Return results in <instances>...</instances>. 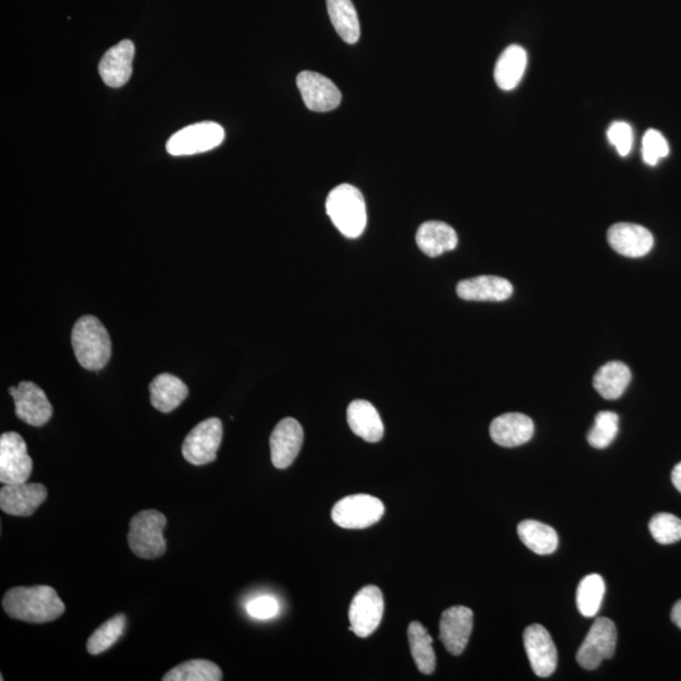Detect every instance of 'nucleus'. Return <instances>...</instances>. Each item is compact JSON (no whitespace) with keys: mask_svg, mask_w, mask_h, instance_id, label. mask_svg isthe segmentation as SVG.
<instances>
[{"mask_svg":"<svg viewBox=\"0 0 681 681\" xmlns=\"http://www.w3.org/2000/svg\"><path fill=\"white\" fill-rule=\"evenodd\" d=\"M2 605L9 617L30 623L55 621L66 610L65 603L50 586L9 589Z\"/></svg>","mask_w":681,"mask_h":681,"instance_id":"nucleus-1","label":"nucleus"},{"mask_svg":"<svg viewBox=\"0 0 681 681\" xmlns=\"http://www.w3.org/2000/svg\"><path fill=\"white\" fill-rule=\"evenodd\" d=\"M71 342L76 359L84 369L99 371L108 365L111 340L108 331L98 318L84 316L76 321Z\"/></svg>","mask_w":681,"mask_h":681,"instance_id":"nucleus-2","label":"nucleus"},{"mask_svg":"<svg viewBox=\"0 0 681 681\" xmlns=\"http://www.w3.org/2000/svg\"><path fill=\"white\" fill-rule=\"evenodd\" d=\"M327 215L346 238L356 239L364 233L367 212L364 196L356 187L340 185L330 192L326 201Z\"/></svg>","mask_w":681,"mask_h":681,"instance_id":"nucleus-3","label":"nucleus"},{"mask_svg":"<svg viewBox=\"0 0 681 681\" xmlns=\"http://www.w3.org/2000/svg\"><path fill=\"white\" fill-rule=\"evenodd\" d=\"M167 518L156 510L140 511L129 525L128 543L132 552L142 559L162 557L167 550L163 531Z\"/></svg>","mask_w":681,"mask_h":681,"instance_id":"nucleus-4","label":"nucleus"},{"mask_svg":"<svg viewBox=\"0 0 681 681\" xmlns=\"http://www.w3.org/2000/svg\"><path fill=\"white\" fill-rule=\"evenodd\" d=\"M385 513L383 502L371 495H351L333 506L332 520L344 529H366L378 523Z\"/></svg>","mask_w":681,"mask_h":681,"instance_id":"nucleus-5","label":"nucleus"},{"mask_svg":"<svg viewBox=\"0 0 681 681\" xmlns=\"http://www.w3.org/2000/svg\"><path fill=\"white\" fill-rule=\"evenodd\" d=\"M224 139L225 130L219 124L212 122L192 124L169 138L167 151L175 157L193 156L219 147Z\"/></svg>","mask_w":681,"mask_h":681,"instance_id":"nucleus-6","label":"nucleus"},{"mask_svg":"<svg viewBox=\"0 0 681 681\" xmlns=\"http://www.w3.org/2000/svg\"><path fill=\"white\" fill-rule=\"evenodd\" d=\"M33 461L21 434L3 433L0 437V482L3 485L23 484L31 477Z\"/></svg>","mask_w":681,"mask_h":681,"instance_id":"nucleus-7","label":"nucleus"},{"mask_svg":"<svg viewBox=\"0 0 681 681\" xmlns=\"http://www.w3.org/2000/svg\"><path fill=\"white\" fill-rule=\"evenodd\" d=\"M222 423L220 419L210 418L197 424L183 442L182 454L193 466H205L217 458L222 441Z\"/></svg>","mask_w":681,"mask_h":681,"instance_id":"nucleus-8","label":"nucleus"},{"mask_svg":"<svg viewBox=\"0 0 681 681\" xmlns=\"http://www.w3.org/2000/svg\"><path fill=\"white\" fill-rule=\"evenodd\" d=\"M617 644V630L615 623L608 618L601 617L594 621L586 640L577 652L578 664L586 670L597 669L603 660L611 659L615 655Z\"/></svg>","mask_w":681,"mask_h":681,"instance_id":"nucleus-9","label":"nucleus"},{"mask_svg":"<svg viewBox=\"0 0 681 681\" xmlns=\"http://www.w3.org/2000/svg\"><path fill=\"white\" fill-rule=\"evenodd\" d=\"M384 615V596L380 588L366 586L357 592L349 611L350 630L359 637H369L380 626Z\"/></svg>","mask_w":681,"mask_h":681,"instance_id":"nucleus-10","label":"nucleus"},{"mask_svg":"<svg viewBox=\"0 0 681 681\" xmlns=\"http://www.w3.org/2000/svg\"><path fill=\"white\" fill-rule=\"evenodd\" d=\"M16 405V415L24 423L33 427H42L50 422L53 408L45 391L31 381H21L17 388H9Z\"/></svg>","mask_w":681,"mask_h":681,"instance_id":"nucleus-11","label":"nucleus"},{"mask_svg":"<svg viewBox=\"0 0 681 681\" xmlns=\"http://www.w3.org/2000/svg\"><path fill=\"white\" fill-rule=\"evenodd\" d=\"M297 85L309 110L327 113L341 104V91L332 80L317 72H301L297 76Z\"/></svg>","mask_w":681,"mask_h":681,"instance_id":"nucleus-12","label":"nucleus"},{"mask_svg":"<svg viewBox=\"0 0 681 681\" xmlns=\"http://www.w3.org/2000/svg\"><path fill=\"white\" fill-rule=\"evenodd\" d=\"M524 646L531 669L539 678H548L554 673L558 664L557 647L544 626H529L524 632Z\"/></svg>","mask_w":681,"mask_h":681,"instance_id":"nucleus-13","label":"nucleus"},{"mask_svg":"<svg viewBox=\"0 0 681 681\" xmlns=\"http://www.w3.org/2000/svg\"><path fill=\"white\" fill-rule=\"evenodd\" d=\"M473 629V612L465 606H453L443 612L439 623V637L449 654L465 651Z\"/></svg>","mask_w":681,"mask_h":681,"instance_id":"nucleus-14","label":"nucleus"},{"mask_svg":"<svg viewBox=\"0 0 681 681\" xmlns=\"http://www.w3.org/2000/svg\"><path fill=\"white\" fill-rule=\"evenodd\" d=\"M303 439V428L298 420L293 418L280 420L270 437L274 467L284 470L291 466L301 452Z\"/></svg>","mask_w":681,"mask_h":681,"instance_id":"nucleus-15","label":"nucleus"},{"mask_svg":"<svg viewBox=\"0 0 681 681\" xmlns=\"http://www.w3.org/2000/svg\"><path fill=\"white\" fill-rule=\"evenodd\" d=\"M47 500V489L42 484L4 485L0 490V509L12 516L27 518L36 513Z\"/></svg>","mask_w":681,"mask_h":681,"instance_id":"nucleus-16","label":"nucleus"},{"mask_svg":"<svg viewBox=\"0 0 681 681\" xmlns=\"http://www.w3.org/2000/svg\"><path fill=\"white\" fill-rule=\"evenodd\" d=\"M608 243L616 253L627 258H642L654 246V236L644 226L636 224H616L607 234Z\"/></svg>","mask_w":681,"mask_h":681,"instance_id":"nucleus-17","label":"nucleus"},{"mask_svg":"<svg viewBox=\"0 0 681 681\" xmlns=\"http://www.w3.org/2000/svg\"><path fill=\"white\" fill-rule=\"evenodd\" d=\"M134 55V43L129 40L119 42L105 53L100 61L99 72L106 85L115 89L127 84L133 72Z\"/></svg>","mask_w":681,"mask_h":681,"instance_id":"nucleus-18","label":"nucleus"},{"mask_svg":"<svg viewBox=\"0 0 681 681\" xmlns=\"http://www.w3.org/2000/svg\"><path fill=\"white\" fill-rule=\"evenodd\" d=\"M513 284L495 275L462 280L457 284L458 297L463 301L502 302L513 296Z\"/></svg>","mask_w":681,"mask_h":681,"instance_id":"nucleus-19","label":"nucleus"},{"mask_svg":"<svg viewBox=\"0 0 681 681\" xmlns=\"http://www.w3.org/2000/svg\"><path fill=\"white\" fill-rule=\"evenodd\" d=\"M534 422L528 415L506 413L492 420L490 436L501 447L514 448L528 443L534 436Z\"/></svg>","mask_w":681,"mask_h":681,"instance_id":"nucleus-20","label":"nucleus"},{"mask_svg":"<svg viewBox=\"0 0 681 681\" xmlns=\"http://www.w3.org/2000/svg\"><path fill=\"white\" fill-rule=\"evenodd\" d=\"M347 423L351 431L366 442H380L384 437L383 420L374 405L366 400H355L349 405Z\"/></svg>","mask_w":681,"mask_h":681,"instance_id":"nucleus-21","label":"nucleus"},{"mask_svg":"<svg viewBox=\"0 0 681 681\" xmlns=\"http://www.w3.org/2000/svg\"><path fill=\"white\" fill-rule=\"evenodd\" d=\"M417 245L425 255L437 258L439 255L456 249L458 236L452 226L442 221L424 222L417 233Z\"/></svg>","mask_w":681,"mask_h":681,"instance_id":"nucleus-22","label":"nucleus"},{"mask_svg":"<svg viewBox=\"0 0 681 681\" xmlns=\"http://www.w3.org/2000/svg\"><path fill=\"white\" fill-rule=\"evenodd\" d=\"M151 403L162 413H171L185 402L188 388L180 378L172 374L158 375L149 385Z\"/></svg>","mask_w":681,"mask_h":681,"instance_id":"nucleus-23","label":"nucleus"},{"mask_svg":"<svg viewBox=\"0 0 681 681\" xmlns=\"http://www.w3.org/2000/svg\"><path fill=\"white\" fill-rule=\"evenodd\" d=\"M528 65V55L523 47L511 45L501 53L495 67V81L500 89L514 90L520 84Z\"/></svg>","mask_w":681,"mask_h":681,"instance_id":"nucleus-24","label":"nucleus"},{"mask_svg":"<svg viewBox=\"0 0 681 681\" xmlns=\"http://www.w3.org/2000/svg\"><path fill=\"white\" fill-rule=\"evenodd\" d=\"M629 366L621 361H611L603 365L593 378L594 389L607 400L621 398L631 381Z\"/></svg>","mask_w":681,"mask_h":681,"instance_id":"nucleus-25","label":"nucleus"},{"mask_svg":"<svg viewBox=\"0 0 681 681\" xmlns=\"http://www.w3.org/2000/svg\"><path fill=\"white\" fill-rule=\"evenodd\" d=\"M327 11L338 36L355 45L360 40V21L351 0H327Z\"/></svg>","mask_w":681,"mask_h":681,"instance_id":"nucleus-26","label":"nucleus"},{"mask_svg":"<svg viewBox=\"0 0 681 681\" xmlns=\"http://www.w3.org/2000/svg\"><path fill=\"white\" fill-rule=\"evenodd\" d=\"M518 534L521 542L531 552L539 555L552 554L558 548V534L552 526L540 523L536 520H525L518 526Z\"/></svg>","mask_w":681,"mask_h":681,"instance_id":"nucleus-27","label":"nucleus"},{"mask_svg":"<svg viewBox=\"0 0 681 681\" xmlns=\"http://www.w3.org/2000/svg\"><path fill=\"white\" fill-rule=\"evenodd\" d=\"M410 651L420 673L431 675L436 670V652L433 639L420 622H412L408 627Z\"/></svg>","mask_w":681,"mask_h":681,"instance_id":"nucleus-28","label":"nucleus"},{"mask_svg":"<svg viewBox=\"0 0 681 681\" xmlns=\"http://www.w3.org/2000/svg\"><path fill=\"white\" fill-rule=\"evenodd\" d=\"M606 584L600 574H589L579 583L577 607L584 617H594L600 611Z\"/></svg>","mask_w":681,"mask_h":681,"instance_id":"nucleus-29","label":"nucleus"},{"mask_svg":"<svg viewBox=\"0 0 681 681\" xmlns=\"http://www.w3.org/2000/svg\"><path fill=\"white\" fill-rule=\"evenodd\" d=\"M222 671L209 660H190L163 676V681H220Z\"/></svg>","mask_w":681,"mask_h":681,"instance_id":"nucleus-30","label":"nucleus"},{"mask_svg":"<svg viewBox=\"0 0 681 681\" xmlns=\"http://www.w3.org/2000/svg\"><path fill=\"white\" fill-rule=\"evenodd\" d=\"M125 627H127V617L120 613V615L110 618L99 627L98 630L90 636L88 641V651L91 655L103 654L114 646L119 641L120 637L124 635Z\"/></svg>","mask_w":681,"mask_h":681,"instance_id":"nucleus-31","label":"nucleus"},{"mask_svg":"<svg viewBox=\"0 0 681 681\" xmlns=\"http://www.w3.org/2000/svg\"><path fill=\"white\" fill-rule=\"evenodd\" d=\"M620 418L613 412H600L594 419L591 431L588 432L587 441L592 447L603 449L615 441L618 433Z\"/></svg>","mask_w":681,"mask_h":681,"instance_id":"nucleus-32","label":"nucleus"},{"mask_svg":"<svg viewBox=\"0 0 681 681\" xmlns=\"http://www.w3.org/2000/svg\"><path fill=\"white\" fill-rule=\"evenodd\" d=\"M649 529L652 538L659 544L669 545L681 540V520L675 515H655L650 521Z\"/></svg>","mask_w":681,"mask_h":681,"instance_id":"nucleus-33","label":"nucleus"},{"mask_svg":"<svg viewBox=\"0 0 681 681\" xmlns=\"http://www.w3.org/2000/svg\"><path fill=\"white\" fill-rule=\"evenodd\" d=\"M669 144L664 135L655 129H649L642 139V158L649 166H656L660 159L668 157Z\"/></svg>","mask_w":681,"mask_h":681,"instance_id":"nucleus-34","label":"nucleus"},{"mask_svg":"<svg viewBox=\"0 0 681 681\" xmlns=\"http://www.w3.org/2000/svg\"><path fill=\"white\" fill-rule=\"evenodd\" d=\"M608 140L617 149L620 156L626 157L631 152L634 143V132L629 124L625 122H615L611 124L607 132Z\"/></svg>","mask_w":681,"mask_h":681,"instance_id":"nucleus-35","label":"nucleus"},{"mask_svg":"<svg viewBox=\"0 0 681 681\" xmlns=\"http://www.w3.org/2000/svg\"><path fill=\"white\" fill-rule=\"evenodd\" d=\"M280 611L279 602L272 596H260L254 598L246 605V612L249 616L257 620H270L278 615Z\"/></svg>","mask_w":681,"mask_h":681,"instance_id":"nucleus-36","label":"nucleus"},{"mask_svg":"<svg viewBox=\"0 0 681 681\" xmlns=\"http://www.w3.org/2000/svg\"><path fill=\"white\" fill-rule=\"evenodd\" d=\"M671 480H673L676 490L681 492V462L674 467L673 473H671Z\"/></svg>","mask_w":681,"mask_h":681,"instance_id":"nucleus-37","label":"nucleus"},{"mask_svg":"<svg viewBox=\"0 0 681 681\" xmlns=\"http://www.w3.org/2000/svg\"><path fill=\"white\" fill-rule=\"evenodd\" d=\"M671 620L681 629V601L675 603L673 611H671Z\"/></svg>","mask_w":681,"mask_h":681,"instance_id":"nucleus-38","label":"nucleus"}]
</instances>
